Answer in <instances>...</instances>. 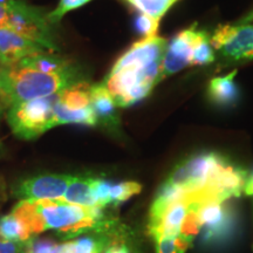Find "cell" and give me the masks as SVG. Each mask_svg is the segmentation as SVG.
<instances>
[{
  "label": "cell",
  "mask_w": 253,
  "mask_h": 253,
  "mask_svg": "<svg viewBox=\"0 0 253 253\" xmlns=\"http://www.w3.org/2000/svg\"><path fill=\"white\" fill-rule=\"evenodd\" d=\"M168 40L144 38L121 55L103 81L118 107H129L147 97L162 80L161 68Z\"/></svg>",
  "instance_id": "obj_1"
},
{
  "label": "cell",
  "mask_w": 253,
  "mask_h": 253,
  "mask_svg": "<svg viewBox=\"0 0 253 253\" xmlns=\"http://www.w3.org/2000/svg\"><path fill=\"white\" fill-rule=\"evenodd\" d=\"M7 1H8V0H0V4H6Z\"/></svg>",
  "instance_id": "obj_30"
},
{
  "label": "cell",
  "mask_w": 253,
  "mask_h": 253,
  "mask_svg": "<svg viewBox=\"0 0 253 253\" xmlns=\"http://www.w3.org/2000/svg\"><path fill=\"white\" fill-rule=\"evenodd\" d=\"M141 190V184L136 182H122L118 183V184H113L112 183L109 192L110 204L116 207V205L123 203L134 195L140 194Z\"/></svg>",
  "instance_id": "obj_20"
},
{
  "label": "cell",
  "mask_w": 253,
  "mask_h": 253,
  "mask_svg": "<svg viewBox=\"0 0 253 253\" xmlns=\"http://www.w3.org/2000/svg\"><path fill=\"white\" fill-rule=\"evenodd\" d=\"M158 25H160V21L155 20L154 18L147 14L141 13V15H138L137 20H136V27H137L140 33L143 34L144 38H151L156 36Z\"/></svg>",
  "instance_id": "obj_25"
},
{
  "label": "cell",
  "mask_w": 253,
  "mask_h": 253,
  "mask_svg": "<svg viewBox=\"0 0 253 253\" xmlns=\"http://www.w3.org/2000/svg\"><path fill=\"white\" fill-rule=\"evenodd\" d=\"M81 74L74 65L62 72L42 73L20 63L0 67V100L5 106H13L49 95L58 94L80 81Z\"/></svg>",
  "instance_id": "obj_3"
},
{
  "label": "cell",
  "mask_w": 253,
  "mask_h": 253,
  "mask_svg": "<svg viewBox=\"0 0 253 253\" xmlns=\"http://www.w3.org/2000/svg\"><path fill=\"white\" fill-rule=\"evenodd\" d=\"M237 71L230 73L226 77L216 78L210 82L209 86V96L214 103L220 106H230L237 101L238 88L235 82Z\"/></svg>",
  "instance_id": "obj_14"
},
{
  "label": "cell",
  "mask_w": 253,
  "mask_h": 253,
  "mask_svg": "<svg viewBox=\"0 0 253 253\" xmlns=\"http://www.w3.org/2000/svg\"><path fill=\"white\" fill-rule=\"evenodd\" d=\"M31 232L26 224L17 214L11 212L0 218V238L14 243H25L31 239Z\"/></svg>",
  "instance_id": "obj_18"
},
{
  "label": "cell",
  "mask_w": 253,
  "mask_h": 253,
  "mask_svg": "<svg viewBox=\"0 0 253 253\" xmlns=\"http://www.w3.org/2000/svg\"><path fill=\"white\" fill-rule=\"evenodd\" d=\"M94 179L95 178H84V177L74 176L62 198L71 203L86 205V207H96L93 195Z\"/></svg>",
  "instance_id": "obj_15"
},
{
  "label": "cell",
  "mask_w": 253,
  "mask_h": 253,
  "mask_svg": "<svg viewBox=\"0 0 253 253\" xmlns=\"http://www.w3.org/2000/svg\"><path fill=\"white\" fill-rule=\"evenodd\" d=\"M12 212L26 224L32 236L54 230L66 238L93 229L102 217V209L71 203L63 198L23 199Z\"/></svg>",
  "instance_id": "obj_2"
},
{
  "label": "cell",
  "mask_w": 253,
  "mask_h": 253,
  "mask_svg": "<svg viewBox=\"0 0 253 253\" xmlns=\"http://www.w3.org/2000/svg\"><path fill=\"white\" fill-rule=\"evenodd\" d=\"M245 194L248 196H252L253 195V173L251 176L246 179V184H245Z\"/></svg>",
  "instance_id": "obj_28"
},
{
  "label": "cell",
  "mask_w": 253,
  "mask_h": 253,
  "mask_svg": "<svg viewBox=\"0 0 253 253\" xmlns=\"http://www.w3.org/2000/svg\"><path fill=\"white\" fill-rule=\"evenodd\" d=\"M90 87L87 82L79 81L59 93V101L72 110L90 107Z\"/></svg>",
  "instance_id": "obj_16"
},
{
  "label": "cell",
  "mask_w": 253,
  "mask_h": 253,
  "mask_svg": "<svg viewBox=\"0 0 253 253\" xmlns=\"http://www.w3.org/2000/svg\"><path fill=\"white\" fill-rule=\"evenodd\" d=\"M157 253H184L189 248L190 243L179 236L177 237H161L155 239Z\"/></svg>",
  "instance_id": "obj_21"
},
{
  "label": "cell",
  "mask_w": 253,
  "mask_h": 253,
  "mask_svg": "<svg viewBox=\"0 0 253 253\" xmlns=\"http://www.w3.org/2000/svg\"><path fill=\"white\" fill-rule=\"evenodd\" d=\"M58 100L59 93L9 107L7 122L13 134L23 140H34L55 126L54 107Z\"/></svg>",
  "instance_id": "obj_4"
},
{
  "label": "cell",
  "mask_w": 253,
  "mask_h": 253,
  "mask_svg": "<svg viewBox=\"0 0 253 253\" xmlns=\"http://www.w3.org/2000/svg\"><path fill=\"white\" fill-rule=\"evenodd\" d=\"M89 1H91V0H60L58 7L47 14V19H48L50 24L59 23L63 18V15L67 14L68 12L81 7V6L86 5Z\"/></svg>",
  "instance_id": "obj_22"
},
{
  "label": "cell",
  "mask_w": 253,
  "mask_h": 253,
  "mask_svg": "<svg viewBox=\"0 0 253 253\" xmlns=\"http://www.w3.org/2000/svg\"><path fill=\"white\" fill-rule=\"evenodd\" d=\"M205 37H208V34L204 31H198L194 26L181 32L168 43L162 61V68H161L162 80L182 71L186 66L191 65L192 54L196 46Z\"/></svg>",
  "instance_id": "obj_9"
},
{
  "label": "cell",
  "mask_w": 253,
  "mask_h": 253,
  "mask_svg": "<svg viewBox=\"0 0 253 253\" xmlns=\"http://www.w3.org/2000/svg\"><path fill=\"white\" fill-rule=\"evenodd\" d=\"M2 113H4V106H2V104H0V118H1Z\"/></svg>",
  "instance_id": "obj_29"
},
{
  "label": "cell",
  "mask_w": 253,
  "mask_h": 253,
  "mask_svg": "<svg viewBox=\"0 0 253 253\" xmlns=\"http://www.w3.org/2000/svg\"><path fill=\"white\" fill-rule=\"evenodd\" d=\"M60 244L52 239L34 238L26 242L25 253H56Z\"/></svg>",
  "instance_id": "obj_24"
},
{
  "label": "cell",
  "mask_w": 253,
  "mask_h": 253,
  "mask_svg": "<svg viewBox=\"0 0 253 253\" xmlns=\"http://www.w3.org/2000/svg\"><path fill=\"white\" fill-rule=\"evenodd\" d=\"M26 242L14 243L0 238V253H25Z\"/></svg>",
  "instance_id": "obj_26"
},
{
  "label": "cell",
  "mask_w": 253,
  "mask_h": 253,
  "mask_svg": "<svg viewBox=\"0 0 253 253\" xmlns=\"http://www.w3.org/2000/svg\"><path fill=\"white\" fill-rule=\"evenodd\" d=\"M221 158L214 153L199 154L189 158L173 170L166 184L182 190L185 194H202Z\"/></svg>",
  "instance_id": "obj_6"
},
{
  "label": "cell",
  "mask_w": 253,
  "mask_h": 253,
  "mask_svg": "<svg viewBox=\"0 0 253 253\" xmlns=\"http://www.w3.org/2000/svg\"><path fill=\"white\" fill-rule=\"evenodd\" d=\"M46 50L11 28L0 26V65L11 66L26 56Z\"/></svg>",
  "instance_id": "obj_11"
},
{
  "label": "cell",
  "mask_w": 253,
  "mask_h": 253,
  "mask_svg": "<svg viewBox=\"0 0 253 253\" xmlns=\"http://www.w3.org/2000/svg\"><path fill=\"white\" fill-rule=\"evenodd\" d=\"M18 63L25 66V67L33 68L36 71L42 73H48V74L62 72L73 66L72 62H69L68 60L62 58V56L54 55L52 53H46V50L26 56V58L21 59Z\"/></svg>",
  "instance_id": "obj_13"
},
{
  "label": "cell",
  "mask_w": 253,
  "mask_h": 253,
  "mask_svg": "<svg viewBox=\"0 0 253 253\" xmlns=\"http://www.w3.org/2000/svg\"><path fill=\"white\" fill-rule=\"evenodd\" d=\"M7 20V7L6 4H0V26H5Z\"/></svg>",
  "instance_id": "obj_27"
},
{
  "label": "cell",
  "mask_w": 253,
  "mask_h": 253,
  "mask_svg": "<svg viewBox=\"0 0 253 253\" xmlns=\"http://www.w3.org/2000/svg\"><path fill=\"white\" fill-rule=\"evenodd\" d=\"M55 115V125H69V123H75V125H84V126H96L97 119L95 115L93 108L88 107L84 109L72 110L66 108L63 104L58 100L54 107Z\"/></svg>",
  "instance_id": "obj_17"
},
{
  "label": "cell",
  "mask_w": 253,
  "mask_h": 253,
  "mask_svg": "<svg viewBox=\"0 0 253 253\" xmlns=\"http://www.w3.org/2000/svg\"><path fill=\"white\" fill-rule=\"evenodd\" d=\"M90 106L96 115L97 123H102L109 128L119 126V116L116 113L118 106L102 84L90 87Z\"/></svg>",
  "instance_id": "obj_12"
},
{
  "label": "cell",
  "mask_w": 253,
  "mask_h": 253,
  "mask_svg": "<svg viewBox=\"0 0 253 253\" xmlns=\"http://www.w3.org/2000/svg\"><path fill=\"white\" fill-rule=\"evenodd\" d=\"M211 46L225 58L232 60L253 59V26L248 24L227 25L218 28Z\"/></svg>",
  "instance_id": "obj_8"
},
{
  "label": "cell",
  "mask_w": 253,
  "mask_h": 253,
  "mask_svg": "<svg viewBox=\"0 0 253 253\" xmlns=\"http://www.w3.org/2000/svg\"><path fill=\"white\" fill-rule=\"evenodd\" d=\"M214 60V53L211 46V41L209 37H205L201 42L196 46L192 54L191 65H207Z\"/></svg>",
  "instance_id": "obj_23"
},
{
  "label": "cell",
  "mask_w": 253,
  "mask_h": 253,
  "mask_svg": "<svg viewBox=\"0 0 253 253\" xmlns=\"http://www.w3.org/2000/svg\"><path fill=\"white\" fill-rule=\"evenodd\" d=\"M137 8L142 14H147L160 21L177 0H126Z\"/></svg>",
  "instance_id": "obj_19"
},
{
  "label": "cell",
  "mask_w": 253,
  "mask_h": 253,
  "mask_svg": "<svg viewBox=\"0 0 253 253\" xmlns=\"http://www.w3.org/2000/svg\"><path fill=\"white\" fill-rule=\"evenodd\" d=\"M74 176L43 175L26 179L17 189V196L23 199L62 198Z\"/></svg>",
  "instance_id": "obj_10"
},
{
  "label": "cell",
  "mask_w": 253,
  "mask_h": 253,
  "mask_svg": "<svg viewBox=\"0 0 253 253\" xmlns=\"http://www.w3.org/2000/svg\"><path fill=\"white\" fill-rule=\"evenodd\" d=\"M7 20L5 27L11 28L18 34L30 39L49 52H55L56 46L50 33L49 21L47 15L40 9L27 5L21 0H8Z\"/></svg>",
  "instance_id": "obj_5"
},
{
  "label": "cell",
  "mask_w": 253,
  "mask_h": 253,
  "mask_svg": "<svg viewBox=\"0 0 253 253\" xmlns=\"http://www.w3.org/2000/svg\"><path fill=\"white\" fill-rule=\"evenodd\" d=\"M224 202H205L197 210L199 232L207 244H224L235 232V213Z\"/></svg>",
  "instance_id": "obj_7"
}]
</instances>
